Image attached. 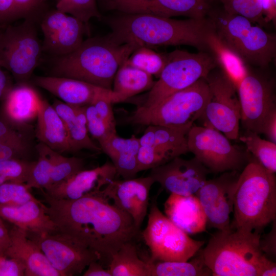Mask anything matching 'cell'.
I'll return each instance as SVG.
<instances>
[{
    "label": "cell",
    "instance_id": "cell-1",
    "mask_svg": "<svg viewBox=\"0 0 276 276\" xmlns=\"http://www.w3.org/2000/svg\"><path fill=\"white\" fill-rule=\"evenodd\" d=\"M43 195L45 211L58 232L94 252L102 265H109L122 245L140 232L131 217L101 193L75 200Z\"/></svg>",
    "mask_w": 276,
    "mask_h": 276
},
{
    "label": "cell",
    "instance_id": "cell-2",
    "mask_svg": "<svg viewBox=\"0 0 276 276\" xmlns=\"http://www.w3.org/2000/svg\"><path fill=\"white\" fill-rule=\"evenodd\" d=\"M109 36L120 43L139 47L186 45L207 49L206 38L214 25L209 17L176 19L156 15L121 13L108 18Z\"/></svg>",
    "mask_w": 276,
    "mask_h": 276
},
{
    "label": "cell",
    "instance_id": "cell-3",
    "mask_svg": "<svg viewBox=\"0 0 276 276\" xmlns=\"http://www.w3.org/2000/svg\"><path fill=\"white\" fill-rule=\"evenodd\" d=\"M261 233L229 226L213 234L200 251L213 276L276 275L275 263L261 250Z\"/></svg>",
    "mask_w": 276,
    "mask_h": 276
},
{
    "label": "cell",
    "instance_id": "cell-4",
    "mask_svg": "<svg viewBox=\"0 0 276 276\" xmlns=\"http://www.w3.org/2000/svg\"><path fill=\"white\" fill-rule=\"evenodd\" d=\"M139 47L133 43H118L109 34L89 38L73 52L54 56L51 76L76 79L112 90L117 71Z\"/></svg>",
    "mask_w": 276,
    "mask_h": 276
},
{
    "label": "cell",
    "instance_id": "cell-5",
    "mask_svg": "<svg viewBox=\"0 0 276 276\" xmlns=\"http://www.w3.org/2000/svg\"><path fill=\"white\" fill-rule=\"evenodd\" d=\"M230 226L261 233L276 219V178L254 160L239 174Z\"/></svg>",
    "mask_w": 276,
    "mask_h": 276
},
{
    "label": "cell",
    "instance_id": "cell-6",
    "mask_svg": "<svg viewBox=\"0 0 276 276\" xmlns=\"http://www.w3.org/2000/svg\"><path fill=\"white\" fill-rule=\"evenodd\" d=\"M210 98L205 78L176 92L157 104L147 108L137 107L126 122L142 126L165 125L190 127L202 116Z\"/></svg>",
    "mask_w": 276,
    "mask_h": 276
},
{
    "label": "cell",
    "instance_id": "cell-7",
    "mask_svg": "<svg viewBox=\"0 0 276 276\" xmlns=\"http://www.w3.org/2000/svg\"><path fill=\"white\" fill-rule=\"evenodd\" d=\"M216 31L247 64L265 67L276 54V36L245 17L223 9L209 13Z\"/></svg>",
    "mask_w": 276,
    "mask_h": 276
},
{
    "label": "cell",
    "instance_id": "cell-8",
    "mask_svg": "<svg viewBox=\"0 0 276 276\" xmlns=\"http://www.w3.org/2000/svg\"><path fill=\"white\" fill-rule=\"evenodd\" d=\"M167 62L155 81L137 104V107L153 106L171 95L206 78L217 66L213 56L204 51L196 53L175 50L167 54Z\"/></svg>",
    "mask_w": 276,
    "mask_h": 276
},
{
    "label": "cell",
    "instance_id": "cell-9",
    "mask_svg": "<svg viewBox=\"0 0 276 276\" xmlns=\"http://www.w3.org/2000/svg\"><path fill=\"white\" fill-rule=\"evenodd\" d=\"M34 18L0 26V66L25 83L39 65L43 52Z\"/></svg>",
    "mask_w": 276,
    "mask_h": 276
},
{
    "label": "cell",
    "instance_id": "cell-10",
    "mask_svg": "<svg viewBox=\"0 0 276 276\" xmlns=\"http://www.w3.org/2000/svg\"><path fill=\"white\" fill-rule=\"evenodd\" d=\"M157 196L149 206L147 225L142 233L150 261H187L204 243L195 240L177 226L158 208Z\"/></svg>",
    "mask_w": 276,
    "mask_h": 276
},
{
    "label": "cell",
    "instance_id": "cell-11",
    "mask_svg": "<svg viewBox=\"0 0 276 276\" xmlns=\"http://www.w3.org/2000/svg\"><path fill=\"white\" fill-rule=\"evenodd\" d=\"M187 146L191 152L210 172L223 173L239 171L248 156L218 130L206 126L193 125L187 135Z\"/></svg>",
    "mask_w": 276,
    "mask_h": 276
},
{
    "label": "cell",
    "instance_id": "cell-12",
    "mask_svg": "<svg viewBox=\"0 0 276 276\" xmlns=\"http://www.w3.org/2000/svg\"><path fill=\"white\" fill-rule=\"evenodd\" d=\"M205 79L210 98L199 120L203 126L218 130L229 140L239 139L241 113L236 87L221 71L212 70Z\"/></svg>",
    "mask_w": 276,
    "mask_h": 276
},
{
    "label": "cell",
    "instance_id": "cell-13",
    "mask_svg": "<svg viewBox=\"0 0 276 276\" xmlns=\"http://www.w3.org/2000/svg\"><path fill=\"white\" fill-rule=\"evenodd\" d=\"M26 233L61 276L81 274L91 262L99 261L94 252L58 231Z\"/></svg>",
    "mask_w": 276,
    "mask_h": 276
},
{
    "label": "cell",
    "instance_id": "cell-14",
    "mask_svg": "<svg viewBox=\"0 0 276 276\" xmlns=\"http://www.w3.org/2000/svg\"><path fill=\"white\" fill-rule=\"evenodd\" d=\"M237 92L242 125L246 130L261 133L264 121L276 108L273 81L249 71L238 85Z\"/></svg>",
    "mask_w": 276,
    "mask_h": 276
},
{
    "label": "cell",
    "instance_id": "cell-15",
    "mask_svg": "<svg viewBox=\"0 0 276 276\" xmlns=\"http://www.w3.org/2000/svg\"><path fill=\"white\" fill-rule=\"evenodd\" d=\"M239 176L238 171L223 172L219 177L206 179L195 194L210 226L218 230L229 227Z\"/></svg>",
    "mask_w": 276,
    "mask_h": 276
},
{
    "label": "cell",
    "instance_id": "cell-16",
    "mask_svg": "<svg viewBox=\"0 0 276 276\" xmlns=\"http://www.w3.org/2000/svg\"><path fill=\"white\" fill-rule=\"evenodd\" d=\"M40 17L43 52L54 56L65 55L76 50L84 40L86 24L76 17L56 8L47 9Z\"/></svg>",
    "mask_w": 276,
    "mask_h": 276
},
{
    "label": "cell",
    "instance_id": "cell-17",
    "mask_svg": "<svg viewBox=\"0 0 276 276\" xmlns=\"http://www.w3.org/2000/svg\"><path fill=\"white\" fill-rule=\"evenodd\" d=\"M210 172L195 157L185 159L177 156L151 169L148 175L167 192L188 196L195 195Z\"/></svg>",
    "mask_w": 276,
    "mask_h": 276
},
{
    "label": "cell",
    "instance_id": "cell-18",
    "mask_svg": "<svg viewBox=\"0 0 276 276\" xmlns=\"http://www.w3.org/2000/svg\"><path fill=\"white\" fill-rule=\"evenodd\" d=\"M154 182L149 175L123 180L114 179L101 194L129 215L140 231L148 213L150 191Z\"/></svg>",
    "mask_w": 276,
    "mask_h": 276
},
{
    "label": "cell",
    "instance_id": "cell-19",
    "mask_svg": "<svg viewBox=\"0 0 276 276\" xmlns=\"http://www.w3.org/2000/svg\"><path fill=\"white\" fill-rule=\"evenodd\" d=\"M117 175L112 163L107 161L95 168L81 170L67 180L51 186L43 193L53 198L65 200L98 195Z\"/></svg>",
    "mask_w": 276,
    "mask_h": 276
},
{
    "label": "cell",
    "instance_id": "cell-20",
    "mask_svg": "<svg viewBox=\"0 0 276 276\" xmlns=\"http://www.w3.org/2000/svg\"><path fill=\"white\" fill-rule=\"evenodd\" d=\"M9 232L10 241L4 255L23 265L25 276H61L39 247L28 237L25 230L13 225Z\"/></svg>",
    "mask_w": 276,
    "mask_h": 276
},
{
    "label": "cell",
    "instance_id": "cell-21",
    "mask_svg": "<svg viewBox=\"0 0 276 276\" xmlns=\"http://www.w3.org/2000/svg\"><path fill=\"white\" fill-rule=\"evenodd\" d=\"M34 82L63 102L81 107L91 104L98 96L111 90L64 77L37 76L34 79Z\"/></svg>",
    "mask_w": 276,
    "mask_h": 276
},
{
    "label": "cell",
    "instance_id": "cell-22",
    "mask_svg": "<svg viewBox=\"0 0 276 276\" xmlns=\"http://www.w3.org/2000/svg\"><path fill=\"white\" fill-rule=\"evenodd\" d=\"M165 215L187 234L205 231L207 219L195 195L183 196L170 193L164 203Z\"/></svg>",
    "mask_w": 276,
    "mask_h": 276
},
{
    "label": "cell",
    "instance_id": "cell-23",
    "mask_svg": "<svg viewBox=\"0 0 276 276\" xmlns=\"http://www.w3.org/2000/svg\"><path fill=\"white\" fill-rule=\"evenodd\" d=\"M40 200H32L16 206H0V217L26 231L38 233L58 232L57 227Z\"/></svg>",
    "mask_w": 276,
    "mask_h": 276
},
{
    "label": "cell",
    "instance_id": "cell-24",
    "mask_svg": "<svg viewBox=\"0 0 276 276\" xmlns=\"http://www.w3.org/2000/svg\"><path fill=\"white\" fill-rule=\"evenodd\" d=\"M99 144L101 151L110 158L117 175L123 179L135 177L139 172L137 161L140 146L139 138L133 135L125 139L116 133Z\"/></svg>",
    "mask_w": 276,
    "mask_h": 276
},
{
    "label": "cell",
    "instance_id": "cell-25",
    "mask_svg": "<svg viewBox=\"0 0 276 276\" xmlns=\"http://www.w3.org/2000/svg\"><path fill=\"white\" fill-rule=\"evenodd\" d=\"M36 135L40 143L61 154L73 152L65 125L52 105L41 99Z\"/></svg>",
    "mask_w": 276,
    "mask_h": 276
},
{
    "label": "cell",
    "instance_id": "cell-26",
    "mask_svg": "<svg viewBox=\"0 0 276 276\" xmlns=\"http://www.w3.org/2000/svg\"><path fill=\"white\" fill-rule=\"evenodd\" d=\"M52 106L65 125L73 152L82 149L101 151L89 136L84 106L71 105L59 100H55Z\"/></svg>",
    "mask_w": 276,
    "mask_h": 276
},
{
    "label": "cell",
    "instance_id": "cell-27",
    "mask_svg": "<svg viewBox=\"0 0 276 276\" xmlns=\"http://www.w3.org/2000/svg\"><path fill=\"white\" fill-rule=\"evenodd\" d=\"M207 49L211 51L217 65L233 83L237 89L248 73L247 64L241 56L218 35L214 28L206 38Z\"/></svg>",
    "mask_w": 276,
    "mask_h": 276
},
{
    "label": "cell",
    "instance_id": "cell-28",
    "mask_svg": "<svg viewBox=\"0 0 276 276\" xmlns=\"http://www.w3.org/2000/svg\"><path fill=\"white\" fill-rule=\"evenodd\" d=\"M41 99L32 87L20 84L12 87L5 97V113L13 123H27L37 118Z\"/></svg>",
    "mask_w": 276,
    "mask_h": 276
},
{
    "label": "cell",
    "instance_id": "cell-29",
    "mask_svg": "<svg viewBox=\"0 0 276 276\" xmlns=\"http://www.w3.org/2000/svg\"><path fill=\"white\" fill-rule=\"evenodd\" d=\"M154 82L152 75L125 62L114 76L112 90L116 95L118 103L122 102L149 90Z\"/></svg>",
    "mask_w": 276,
    "mask_h": 276
},
{
    "label": "cell",
    "instance_id": "cell-30",
    "mask_svg": "<svg viewBox=\"0 0 276 276\" xmlns=\"http://www.w3.org/2000/svg\"><path fill=\"white\" fill-rule=\"evenodd\" d=\"M190 127L149 125L139 138L140 146H150L175 151L180 155L188 151L187 135Z\"/></svg>",
    "mask_w": 276,
    "mask_h": 276
},
{
    "label": "cell",
    "instance_id": "cell-31",
    "mask_svg": "<svg viewBox=\"0 0 276 276\" xmlns=\"http://www.w3.org/2000/svg\"><path fill=\"white\" fill-rule=\"evenodd\" d=\"M132 241L124 243L108 265L111 276H150L148 262L141 259Z\"/></svg>",
    "mask_w": 276,
    "mask_h": 276
},
{
    "label": "cell",
    "instance_id": "cell-32",
    "mask_svg": "<svg viewBox=\"0 0 276 276\" xmlns=\"http://www.w3.org/2000/svg\"><path fill=\"white\" fill-rule=\"evenodd\" d=\"M150 276H208L211 271L205 265L201 252L190 262L148 261Z\"/></svg>",
    "mask_w": 276,
    "mask_h": 276
},
{
    "label": "cell",
    "instance_id": "cell-33",
    "mask_svg": "<svg viewBox=\"0 0 276 276\" xmlns=\"http://www.w3.org/2000/svg\"><path fill=\"white\" fill-rule=\"evenodd\" d=\"M239 139L245 144L247 152L254 159L270 172H276V143L262 139L259 134L246 130Z\"/></svg>",
    "mask_w": 276,
    "mask_h": 276
},
{
    "label": "cell",
    "instance_id": "cell-34",
    "mask_svg": "<svg viewBox=\"0 0 276 276\" xmlns=\"http://www.w3.org/2000/svg\"><path fill=\"white\" fill-rule=\"evenodd\" d=\"M47 149L53 162L50 185L48 189L67 180L84 169V159L76 156L66 157L48 146Z\"/></svg>",
    "mask_w": 276,
    "mask_h": 276
},
{
    "label": "cell",
    "instance_id": "cell-35",
    "mask_svg": "<svg viewBox=\"0 0 276 276\" xmlns=\"http://www.w3.org/2000/svg\"><path fill=\"white\" fill-rule=\"evenodd\" d=\"M167 54L159 53L149 47H140L125 62L147 73L158 77L167 62Z\"/></svg>",
    "mask_w": 276,
    "mask_h": 276
},
{
    "label": "cell",
    "instance_id": "cell-36",
    "mask_svg": "<svg viewBox=\"0 0 276 276\" xmlns=\"http://www.w3.org/2000/svg\"><path fill=\"white\" fill-rule=\"evenodd\" d=\"M38 157L26 184L30 189L47 190L50 185L53 169L52 160L47 146L42 143L36 146Z\"/></svg>",
    "mask_w": 276,
    "mask_h": 276
},
{
    "label": "cell",
    "instance_id": "cell-37",
    "mask_svg": "<svg viewBox=\"0 0 276 276\" xmlns=\"http://www.w3.org/2000/svg\"><path fill=\"white\" fill-rule=\"evenodd\" d=\"M226 13L242 16L261 27L266 24L263 15L261 0H219Z\"/></svg>",
    "mask_w": 276,
    "mask_h": 276
},
{
    "label": "cell",
    "instance_id": "cell-38",
    "mask_svg": "<svg viewBox=\"0 0 276 276\" xmlns=\"http://www.w3.org/2000/svg\"><path fill=\"white\" fill-rule=\"evenodd\" d=\"M55 1L57 9L76 17L85 24L92 18H101L97 0Z\"/></svg>",
    "mask_w": 276,
    "mask_h": 276
},
{
    "label": "cell",
    "instance_id": "cell-39",
    "mask_svg": "<svg viewBox=\"0 0 276 276\" xmlns=\"http://www.w3.org/2000/svg\"><path fill=\"white\" fill-rule=\"evenodd\" d=\"M180 155L177 152L169 149L150 146H140L137 156L139 172L151 170Z\"/></svg>",
    "mask_w": 276,
    "mask_h": 276
},
{
    "label": "cell",
    "instance_id": "cell-40",
    "mask_svg": "<svg viewBox=\"0 0 276 276\" xmlns=\"http://www.w3.org/2000/svg\"><path fill=\"white\" fill-rule=\"evenodd\" d=\"M35 162L20 159L0 160V175L8 182L26 183Z\"/></svg>",
    "mask_w": 276,
    "mask_h": 276
},
{
    "label": "cell",
    "instance_id": "cell-41",
    "mask_svg": "<svg viewBox=\"0 0 276 276\" xmlns=\"http://www.w3.org/2000/svg\"><path fill=\"white\" fill-rule=\"evenodd\" d=\"M26 183L6 182L0 185V206H16L29 201L38 200Z\"/></svg>",
    "mask_w": 276,
    "mask_h": 276
},
{
    "label": "cell",
    "instance_id": "cell-42",
    "mask_svg": "<svg viewBox=\"0 0 276 276\" xmlns=\"http://www.w3.org/2000/svg\"><path fill=\"white\" fill-rule=\"evenodd\" d=\"M30 145L24 134L0 141V160L28 159ZM29 160V159H28Z\"/></svg>",
    "mask_w": 276,
    "mask_h": 276
},
{
    "label": "cell",
    "instance_id": "cell-43",
    "mask_svg": "<svg viewBox=\"0 0 276 276\" xmlns=\"http://www.w3.org/2000/svg\"><path fill=\"white\" fill-rule=\"evenodd\" d=\"M84 111L88 133L98 143L117 133L100 117L92 104L84 106Z\"/></svg>",
    "mask_w": 276,
    "mask_h": 276
},
{
    "label": "cell",
    "instance_id": "cell-44",
    "mask_svg": "<svg viewBox=\"0 0 276 276\" xmlns=\"http://www.w3.org/2000/svg\"><path fill=\"white\" fill-rule=\"evenodd\" d=\"M17 19H37L46 10V0H14Z\"/></svg>",
    "mask_w": 276,
    "mask_h": 276
},
{
    "label": "cell",
    "instance_id": "cell-45",
    "mask_svg": "<svg viewBox=\"0 0 276 276\" xmlns=\"http://www.w3.org/2000/svg\"><path fill=\"white\" fill-rule=\"evenodd\" d=\"M0 276H25V268L17 260L0 254Z\"/></svg>",
    "mask_w": 276,
    "mask_h": 276
},
{
    "label": "cell",
    "instance_id": "cell-46",
    "mask_svg": "<svg viewBox=\"0 0 276 276\" xmlns=\"http://www.w3.org/2000/svg\"><path fill=\"white\" fill-rule=\"evenodd\" d=\"M273 226L271 231L262 239L260 240V248L262 252L268 258V257H274L276 253V228L275 220L273 222Z\"/></svg>",
    "mask_w": 276,
    "mask_h": 276
},
{
    "label": "cell",
    "instance_id": "cell-47",
    "mask_svg": "<svg viewBox=\"0 0 276 276\" xmlns=\"http://www.w3.org/2000/svg\"><path fill=\"white\" fill-rule=\"evenodd\" d=\"M17 19L14 0H0V26Z\"/></svg>",
    "mask_w": 276,
    "mask_h": 276
},
{
    "label": "cell",
    "instance_id": "cell-48",
    "mask_svg": "<svg viewBox=\"0 0 276 276\" xmlns=\"http://www.w3.org/2000/svg\"><path fill=\"white\" fill-rule=\"evenodd\" d=\"M261 133L266 135L270 141L276 143V108L271 110L264 121Z\"/></svg>",
    "mask_w": 276,
    "mask_h": 276
},
{
    "label": "cell",
    "instance_id": "cell-49",
    "mask_svg": "<svg viewBox=\"0 0 276 276\" xmlns=\"http://www.w3.org/2000/svg\"><path fill=\"white\" fill-rule=\"evenodd\" d=\"M261 3L265 23L272 21L275 24L276 0H261Z\"/></svg>",
    "mask_w": 276,
    "mask_h": 276
},
{
    "label": "cell",
    "instance_id": "cell-50",
    "mask_svg": "<svg viewBox=\"0 0 276 276\" xmlns=\"http://www.w3.org/2000/svg\"><path fill=\"white\" fill-rule=\"evenodd\" d=\"M83 276H111L108 269H105L98 261L91 262L83 274Z\"/></svg>",
    "mask_w": 276,
    "mask_h": 276
},
{
    "label": "cell",
    "instance_id": "cell-51",
    "mask_svg": "<svg viewBox=\"0 0 276 276\" xmlns=\"http://www.w3.org/2000/svg\"><path fill=\"white\" fill-rule=\"evenodd\" d=\"M22 134L14 128L13 126L5 121L0 119V141L7 140Z\"/></svg>",
    "mask_w": 276,
    "mask_h": 276
},
{
    "label": "cell",
    "instance_id": "cell-52",
    "mask_svg": "<svg viewBox=\"0 0 276 276\" xmlns=\"http://www.w3.org/2000/svg\"><path fill=\"white\" fill-rule=\"evenodd\" d=\"M12 88L9 77L0 68V100L5 99Z\"/></svg>",
    "mask_w": 276,
    "mask_h": 276
},
{
    "label": "cell",
    "instance_id": "cell-53",
    "mask_svg": "<svg viewBox=\"0 0 276 276\" xmlns=\"http://www.w3.org/2000/svg\"><path fill=\"white\" fill-rule=\"evenodd\" d=\"M3 220L0 217V239L8 247L10 241L9 229L6 227Z\"/></svg>",
    "mask_w": 276,
    "mask_h": 276
}]
</instances>
